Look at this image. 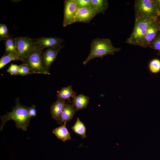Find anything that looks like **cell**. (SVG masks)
<instances>
[{
    "label": "cell",
    "instance_id": "cell-1",
    "mask_svg": "<svg viewBox=\"0 0 160 160\" xmlns=\"http://www.w3.org/2000/svg\"><path fill=\"white\" fill-rule=\"evenodd\" d=\"M28 109L29 107L20 105L17 100L12 111L1 116V122L0 131L2 130L5 123L10 120L15 121V126L17 128L26 131L31 120L29 116Z\"/></svg>",
    "mask_w": 160,
    "mask_h": 160
},
{
    "label": "cell",
    "instance_id": "cell-2",
    "mask_svg": "<svg viewBox=\"0 0 160 160\" xmlns=\"http://www.w3.org/2000/svg\"><path fill=\"white\" fill-rule=\"evenodd\" d=\"M120 50V48L113 46L110 39H94L91 42L90 53L83 62V64L86 65L89 61L96 57L103 58L108 55H113Z\"/></svg>",
    "mask_w": 160,
    "mask_h": 160
},
{
    "label": "cell",
    "instance_id": "cell-3",
    "mask_svg": "<svg viewBox=\"0 0 160 160\" xmlns=\"http://www.w3.org/2000/svg\"><path fill=\"white\" fill-rule=\"evenodd\" d=\"M157 17H136L133 31L127 41V44L141 46L149 25L156 22Z\"/></svg>",
    "mask_w": 160,
    "mask_h": 160
},
{
    "label": "cell",
    "instance_id": "cell-4",
    "mask_svg": "<svg viewBox=\"0 0 160 160\" xmlns=\"http://www.w3.org/2000/svg\"><path fill=\"white\" fill-rule=\"evenodd\" d=\"M42 50L36 46L25 59L23 62L27 65L33 73L50 74L44 64Z\"/></svg>",
    "mask_w": 160,
    "mask_h": 160
},
{
    "label": "cell",
    "instance_id": "cell-5",
    "mask_svg": "<svg viewBox=\"0 0 160 160\" xmlns=\"http://www.w3.org/2000/svg\"><path fill=\"white\" fill-rule=\"evenodd\" d=\"M135 8L136 17H157L160 15L155 0H137L135 4Z\"/></svg>",
    "mask_w": 160,
    "mask_h": 160
},
{
    "label": "cell",
    "instance_id": "cell-6",
    "mask_svg": "<svg viewBox=\"0 0 160 160\" xmlns=\"http://www.w3.org/2000/svg\"><path fill=\"white\" fill-rule=\"evenodd\" d=\"M16 52L19 60L23 62L30 52L36 47L34 39L28 37H18L14 38Z\"/></svg>",
    "mask_w": 160,
    "mask_h": 160
},
{
    "label": "cell",
    "instance_id": "cell-7",
    "mask_svg": "<svg viewBox=\"0 0 160 160\" xmlns=\"http://www.w3.org/2000/svg\"><path fill=\"white\" fill-rule=\"evenodd\" d=\"M79 8L76 0L64 1L63 27H65L75 23L76 15Z\"/></svg>",
    "mask_w": 160,
    "mask_h": 160
},
{
    "label": "cell",
    "instance_id": "cell-8",
    "mask_svg": "<svg viewBox=\"0 0 160 160\" xmlns=\"http://www.w3.org/2000/svg\"><path fill=\"white\" fill-rule=\"evenodd\" d=\"M100 13L97 9L92 7L79 8L76 15L75 23H89Z\"/></svg>",
    "mask_w": 160,
    "mask_h": 160
},
{
    "label": "cell",
    "instance_id": "cell-9",
    "mask_svg": "<svg viewBox=\"0 0 160 160\" xmlns=\"http://www.w3.org/2000/svg\"><path fill=\"white\" fill-rule=\"evenodd\" d=\"M34 39L36 46L42 50L45 48H59L63 47L61 45L63 39L56 37H43Z\"/></svg>",
    "mask_w": 160,
    "mask_h": 160
},
{
    "label": "cell",
    "instance_id": "cell-10",
    "mask_svg": "<svg viewBox=\"0 0 160 160\" xmlns=\"http://www.w3.org/2000/svg\"><path fill=\"white\" fill-rule=\"evenodd\" d=\"M159 28L156 22L151 24L148 28L141 47L149 46L156 36Z\"/></svg>",
    "mask_w": 160,
    "mask_h": 160
},
{
    "label": "cell",
    "instance_id": "cell-11",
    "mask_svg": "<svg viewBox=\"0 0 160 160\" xmlns=\"http://www.w3.org/2000/svg\"><path fill=\"white\" fill-rule=\"evenodd\" d=\"M62 48H48L42 53V59L44 65L48 71Z\"/></svg>",
    "mask_w": 160,
    "mask_h": 160
},
{
    "label": "cell",
    "instance_id": "cell-12",
    "mask_svg": "<svg viewBox=\"0 0 160 160\" xmlns=\"http://www.w3.org/2000/svg\"><path fill=\"white\" fill-rule=\"evenodd\" d=\"M66 101L57 99L51 105L50 111L51 116L53 119L57 121L60 118L66 104Z\"/></svg>",
    "mask_w": 160,
    "mask_h": 160
},
{
    "label": "cell",
    "instance_id": "cell-13",
    "mask_svg": "<svg viewBox=\"0 0 160 160\" xmlns=\"http://www.w3.org/2000/svg\"><path fill=\"white\" fill-rule=\"evenodd\" d=\"M76 112L75 108L73 104L66 103L61 115L59 121L57 123L61 124L71 121L74 116Z\"/></svg>",
    "mask_w": 160,
    "mask_h": 160
},
{
    "label": "cell",
    "instance_id": "cell-14",
    "mask_svg": "<svg viewBox=\"0 0 160 160\" xmlns=\"http://www.w3.org/2000/svg\"><path fill=\"white\" fill-rule=\"evenodd\" d=\"M76 95V92L73 90L72 85H70L62 88L58 91L57 96V99L67 100L69 103H71V99H73Z\"/></svg>",
    "mask_w": 160,
    "mask_h": 160
},
{
    "label": "cell",
    "instance_id": "cell-15",
    "mask_svg": "<svg viewBox=\"0 0 160 160\" xmlns=\"http://www.w3.org/2000/svg\"><path fill=\"white\" fill-rule=\"evenodd\" d=\"M72 99V103L76 111L86 108L89 104V97L82 94L76 96Z\"/></svg>",
    "mask_w": 160,
    "mask_h": 160
},
{
    "label": "cell",
    "instance_id": "cell-16",
    "mask_svg": "<svg viewBox=\"0 0 160 160\" xmlns=\"http://www.w3.org/2000/svg\"><path fill=\"white\" fill-rule=\"evenodd\" d=\"M52 133L63 142L71 139V134L66 126V122L64 123L61 126L53 129Z\"/></svg>",
    "mask_w": 160,
    "mask_h": 160
},
{
    "label": "cell",
    "instance_id": "cell-17",
    "mask_svg": "<svg viewBox=\"0 0 160 160\" xmlns=\"http://www.w3.org/2000/svg\"><path fill=\"white\" fill-rule=\"evenodd\" d=\"M91 7L97 9L100 13L104 14L108 7L106 0H91Z\"/></svg>",
    "mask_w": 160,
    "mask_h": 160
},
{
    "label": "cell",
    "instance_id": "cell-18",
    "mask_svg": "<svg viewBox=\"0 0 160 160\" xmlns=\"http://www.w3.org/2000/svg\"><path fill=\"white\" fill-rule=\"evenodd\" d=\"M71 129L75 132L80 135L82 138L87 137L85 126L78 118H77L76 123L71 127Z\"/></svg>",
    "mask_w": 160,
    "mask_h": 160
},
{
    "label": "cell",
    "instance_id": "cell-19",
    "mask_svg": "<svg viewBox=\"0 0 160 160\" xmlns=\"http://www.w3.org/2000/svg\"><path fill=\"white\" fill-rule=\"evenodd\" d=\"M16 60H19L16 52L5 54L0 60V69L2 68L11 62Z\"/></svg>",
    "mask_w": 160,
    "mask_h": 160
},
{
    "label": "cell",
    "instance_id": "cell-20",
    "mask_svg": "<svg viewBox=\"0 0 160 160\" xmlns=\"http://www.w3.org/2000/svg\"><path fill=\"white\" fill-rule=\"evenodd\" d=\"M4 43L5 47V54L13 52H16V48L14 39H13L9 36L5 40Z\"/></svg>",
    "mask_w": 160,
    "mask_h": 160
},
{
    "label": "cell",
    "instance_id": "cell-21",
    "mask_svg": "<svg viewBox=\"0 0 160 160\" xmlns=\"http://www.w3.org/2000/svg\"><path fill=\"white\" fill-rule=\"evenodd\" d=\"M148 68L150 71L152 73L156 74L160 72V60L154 59L150 62Z\"/></svg>",
    "mask_w": 160,
    "mask_h": 160
},
{
    "label": "cell",
    "instance_id": "cell-22",
    "mask_svg": "<svg viewBox=\"0 0 160 160\" xmlns=\"http://www.w3.org/2000/svg\"><path fill=\"white\" fill-rule=\"evenodd\" d=\"M33 73L27 65L25 63L19 65L18 75L25 76Z\"/></svg>",
    "mask_w": 160,
    "mask_h": 160
},
{
    "label": "cell",
    "instance_id": "cell-23",
    "mask_svg": "<svg viewBox=\"0 0 160 160\" xmlns=\"http://www.w3.org/2000/svg\"><path fill=\"white\" fill-rule=\"evenodd\" d=\"M9 36L8 35V30L6 25L4 24H0V41L5 40Z\"/></svg>",
    "mask_w": 160,
    "mask_h": 160
},
{
    "label": "cell",
    "instance_id": "cell-24",
    "mask_svg": "<svg viewBox=\"0 0 160 160\" xmlns=\"http://www.w3.org/2000/svg\"><path fill=\"white\" fill-rule=\"evenodd\" d=\"M19 65L12 63L7 70V72L11 75H18Z\"/></svg>",
    "mask_w": 160,
    "mask_h": 160
},
{
    "label": "cell",
    "instance_id": "cell-25",
    "mask_svg": "<svg viewBox=\"0 0 160 160\" xmlns=\"http://www.w3.org/2000/svg\"><path fill=\"white\" fill-rule=\"evenodd\" d=\"M150 46L154 49L158 51L160 54V35L156 37Z\"/></svg>",
    "mask_w": 160,
    "mask_h": 160
},
{
    "label": "cell",
    "instance_id": "cell-26",
    "mask_svg": "<svg viewBox=\"0 0 160 160\" xmlns=\"http://www.w3.org/2000/svg\"><path fill=\"white\" fill-rule=\"evenodd\" d=\"M79 8L91 7V0H76Z\"/></svg>",
    "mask_w": 160,
    "mask_h": 160
},
{
    "label": "cell",
    "instance_id": "cell-27",
    "mask_svg": "<svg viewBox=\"0 0 160 160\" xmlns=\"http://www.w3.org/2000/svg\"><path fill=\"white\" fill-rule=\"evenodd\" d=\"M36 106L35 105H33L30 107H29L28 115L30 118L34 117L36 116Z\"/></svg>",
    "mask_w": 160,
    "mask_h": 160
},
{
    "label": "cell",
    "instance_id": "cell-28",
    "mask_svg": "<svg viewBox=\"0 0 160 160\" xmlns=\"http://www.w3.org/2000/svg\"><path fill=\"white\" fill-rule=\"evenodd\" d=\"M157 8L160 12V0H155Z\"/></svg>",
    "mask_w": 160,
    "mask_h": 160
},
{
    "label": "cell",
    "instance_id": "cell-29",
    "mask_svg": "<svg viewBox=\"0 0 160 160\" xmlns=\"http://www.w3.org/2000/svg\"><path fill=\"white\" fill-rule=\"evenodd\" d=\"M158 25L159 28V31H160V21L158 24Z\"/></svg>",
    "mask_w": 160,
    "mask_h": 160
}]
</instances>
